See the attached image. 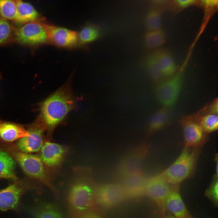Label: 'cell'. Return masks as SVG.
<instances>
[{"instance_id": "obj_35", "label": "cell", "mask_w": 218, "mask_h": 218, "mask_svg": "<svg viewBox=\"0 0 218 218\" xmlns=\"http://www.w3.org/2000/svg\"><path fill=\"white\" fill-rule=\"evenodd\" d=\"M167 218H174L172 216H170V217H169Z\"/></svg>"}, {"instance_id": "obj_32", "label": "cell", "mask_w": 218, "mask_h": 218, "mask_svg": "<svg viewBox=\"0 0 218 218\" xmlns=\"http://www.w3.org/2000/svg\"><path fill=\"white\" fill-rule=\"evenodd\" d=\"M80 218H101V216L93 210L89 211L82 215Z\"/></svg>"}, {"instance_id": "obj_10", "label": "cell", "mask_w": 218, "mask_h": 218, "mask_svg": "<svg viewBox=\"0 0 218 218\" xmlns=\"http://www.w3.org/2000/svg\"><path fill=\"white\" fill-rule=\"evenodd\" d=\"M184 148H198L206 142L208 134L201 127L197 116L188 117L182 121Z\"/></svg>"}, {"instance_id": "obj_14", "label": "cell", "mask_w": 218, "mask_h": 218, "mask_svg": "<svg viewBox=\"0 0 218 218\" xmlns=\"http://www.w3.org/2000/svg\"><path fill=\"white\" fill-rule=\"evenodd\" d=\"M147 179L142 173L123 176L121 185L125 191L127 198H136L145 195Z\"/></svg>"}, {"instance_id": "obj_8", "label": "cell", "mask_w": 218, "mask_h": 218, "mask_svg": "<svg viewBox=\"0 0 218 218\" xmlns=\"http://www.w3.org/2000/svg\"><path fill=\"white\" fill-rule=\"evenodd\" d=\"M29 134L19 139L16 147L20 152L30 153L39 152L47 140L45 127L38 119L28 126Z\"/></svg>"}, {"instance_id": "obj_6", "label": "cell", "mask_w": 218, "mask_h": 218, "mask_svg": "<svg viewBox=\"0 0 218 218\" xmlns=\"http://www.w3.org/2000/svg\"><path fill=\"white\" fill-rule=\"evenodd\" d=\"M183 75L179 72L164 81L159 82L155 93L158 101L163 107L173 105L178 97L182 87Z\"/></svg>"}, {"instance_id": "obj_18", "label": "cell", "mask_w": 218, "mask_h": 218, "mask_svg": "<svg viewBox=\"0 0 218 218\" xmlns=\"http://www.w3.org/2000/svg\"><path fill=\"white\" fill-rule=\"evenodd\" d=\"M17 12L15 21L22 23L36 21L39 17L38 12L30 4L21 0H16Z\"/></svg>"}, {"instance_id": "obj_13", "label": "cell", "mask_w": 218, "mask_h": 218, "mask_svg": "<svg viewBox=\"0 0 218 218\" xmlns=\"http://www.w3.org/2000/svg\"><path fill=\"white\" fill-rule=\"evenodd\" d=\"M46 28L48 40L55 45L61 47H68L76 44L78 35L76 32L46 24Z\"/></svg>"}, {"instance_id": "obj_4", "label": "cell", "mask_w": 218, "mask_h": 218, "mask_svg": "<svg viewBox=\"0 0 218 218\" xmlns=\"http://www.w3.org/2000/svg\"><path fill=\"white\" fill-rule=\"evenodd\" d=\"M12 155L27 175L40 182L50 189L56 197H58V191L52 182L53 179L38 155L20 151L14 152Z\"/></svg>"}, {"instance_id": "obj_36", "label": "cell", "mask_w": 218, "mask_h": 218, "mask_svg": "<svg viewBox=\"0 0 218 218\" xmlns=\"http://www.w3.org/2000/svg\"><path fill=\"white\" fill-rule=\"evenodd\" d=\"M1 78H2L1 75L0 74V80L1 79Z\"/></svg>"}, {"instance_id": "obj_1", "label": "cell", "mask_w": 218, "mask_h": 218, "mask_svg": "<svg viewBox=\"0 0 218 218\" xmlns=\"http://www.w3.org/2000/svg\"><path fill=\"white\" fill-rule=\"evenodd\" d=\"M76 104L75 98L67 84L64 85L40 103L37 118L45 127L50 140L56 127L64 120Z\"/></svg>"}, {"instance_id": "obj_5", "label": "cell", "mask_w": 218, "mask_h": 218, "mask_svg": "<svg viewBox=\"0 0 218 218\" xmlns=\"http://www.w3.org/2000/svg\"><path fill=\"white\" fill-rule=\"evenodd\" d=\"M68 147L46 140L39 151V157L52 179L57 174L69 152Z\"/></svg>"}, {"instance_id": "obj_2", "label": "cell", "mask_w": 218, "mask_h": 218, "mask_svg": "<svg viewBox=\"0 0 218 218\" xmlns=\"http://www.w3.org/2000/svg\"><path fill=\"white\" fill-rule=\"evenodd\" d=\"M68 190L67 202L69 218H80L92 210L95 200V190L91 182L88 169L79 167Z\"/></svg>"}, {"instance_id": "obj_20", "label": "cell", "mask_w": 218, "mask_h": 218, "mask_svg": "<svg viewBox=\"0 0 218 218\" xmlns=\"http://www.w3.org/2000/svg\"><path fill=\"white\" fill-rule=\"evenodd\" d=\"M31 211L35 218H64L60 209L48 203H41Z\"/></svg>"}, {"instance_id": "obj_7", "label": "cell", "mask_w": 218, "mask_h": 218, "mask_svg": "<svg viewBox=\"0 0 218 218\" xmlns=\"http://www.w3.org/2000/svg\"><path fill=\"white\" fill-rule=\"evenodd\" d=\"M14 35L16 40L24 45H38L48 41L46 24L36 21L24 24Z\"/></svg>"}, {"instance_id": "obj_31", "label": "cell", "mask_w": 218, "mask_h": 218, "mask_svg": "<svg viewBox=\"0 0 218 218\" xmlns=\"http://www.w3.org/2000/svg\"><path fill=\"white\" fill-rule=\"evenodd\" d=\"M217 99L215 100L209 107V113L217 115L218 114Z\"/></svg>"}, {"instance_id": "obj_17", "label": "cell", "mask_w": 218, "mask_h": 218, "mask_svg": "<svg viewBox=\"0 0 218 218\" xmlns=\"http://www.w3.org/2000/svg\"><path fill=\"white\" fill-rule=\"evenodd\" d=\"M165 206L176 218H191L179 193L173 190L167 197Z\"/></svg>"}, {"instance_id": "obj_16", "label": "cell", "mask_w": 218, "mask_h": 218, "mask_svg": "<svg viewBox=\"0 0 218 218\" xmlns=\"http://www.w3.org/2000/svg\"><path fill=\"white\" fill-rule=\"evenodd\" d=\"M29 133L22 125L0 120V138L6 142H12L28 136Z\"/></svg>"}, {"instance_id": "obj_28", "label": "cell", "mask_w": 218, "mask_h": 218, "mask_svg": "<svg viewBox=\"0 0 218 218\" xmlns=\"http://www.w3.org/2000/svg\"><path fill=\"white\" fill-rule=\"evenodd\" d=\"M145 23L147 31L161 29L162 19L160 12L154 9L150 10L146 15Z\"/></svg>"}, {"instance_id": "obj_21", "label": "cell", "mask_w": 218, "mask_h": 218, "mask_svg": "<svg viewBox=\"0 0 218 218\" xmlns=\"http://www.w3.org/2000/svg\"><path fill=\"white\" fill-rule=\"evenodd\" d=\"M158 60L164 77L169 78L174 75L176 66L172 56L165 51H157Z\"/></svg>"}, {"instance_id": "obj_29", "label": "cell", "mask_w": 218, "mask_h": 218, "mask_svg": "<svg viewBox=\"0 0 218 218\" xmlns=\"http://www.w3.org/2000/svg\"><path fill=\"white\" fill-rule=\"evenodd\" d=\"M12 31V27L8 21L0 17V45L6 43L10 40Z\"/></svg>"}, {"instance_id": "obj_12", "label": "cell", "mask_w": 218, "mask_h": 218, "mask_svg": "<svg viewBox=\"0 0 218 218\" xmlns=\"http://www.w3.org/2000/svg\"><path fill=\"white\" fill-rule=\"evenodd\" d=\"M30 186L20 182L15 183L0 190V210H17L23 194Z\"/></svg>"}, {"instance_id": "obj_22", "label": "cell", "mask_w": 218, "mask_h": 218, "mask_svg": "<svg viewBox=\"0 0 218 218\" xmlns=\"http://www.w3.org/2000/svg\"><path fill=\"white\" fill-rule=\"evenodd\" d=\"M167 108L163 107L154 115L148 129L147 136L163 128L167 125L168 122L169 116Z\"/></svg>"}, {"instance_id": "obj_26", "label": "cell", "mask_w": 218, "mask_h": 218, "mask_svg": "<svg viewBox=\"0 0 218 218\" xmlns=\"http://www.w3.org/2000/svg\"><path fill=\"white\" fill-rule=\"evenodd\" d=\"M17 12L16 0H0V15L6 20H15Z\"/></svg>"}, {"instance_id": "obj_27", "label": "cell", "mask_w": 218, "mask_h": 218, "mask_svg": "<svg viewBox=\"0 0 218 218\" xmlns=\"http://www.w3.org/2000/svg\"><path fill=\"white\" fill-rule=\"evenodd\" d=\"M101 35L100 28L96 26L91 25L84 27L81 30L79 38L81 43H87L97 39Z\"/></svg>"}, {"instance_id": "obj_37", "label": "cell", "mask_w": 218, "mask_h": 218, "mask_svg": "<svg viewBox=\"0 0 218 218\" xmlns=\"http://www.w3.org/2000/svg\"><path fill=\"white\" fill-rule=\"evenodd\" d=\"M2 179V178L1 177H0V179Z\"/></svg>"}, {"instance_id": "obj_25", "label": "cell", "mask_w": 218, "mask_h": 218, "mask_svg": "<svg viewBox=\"0 0 218 218\" xmlns=\"http://www.w3.org/2000/svg\"><path fill=\"white\" fill-rule=\"evenodd\" d=\"M197 118L201 127L206 134H208L217 130V115L209 113L201 116H198Z\"/></svg>"}, {"instance_id": "obj_24", "label": "cell", "mask_w": 218, "mask_h": 218, "mask_svg": "<svg viewBox=\"0 0 218 218\" xmlns=\"http://www.w3.org/2000/svg\"><path fill=\"white\" fill-rule=\"evenodd\" d=\"M165 40V35L161 29L147 31L144 37L145 46L149 49L157 48L161 46L164 43Z\"/></svg>"}, {"instance_id": "obj_33", "label": "cell", "mask_w": 218, "mask_h": 218, "mask_svg": "<svg viewBox=\"0 0 218 218\" xmlns=\"http://www.w3.org/2000/svg\"><path fill=\"white\" fill-rule=\"evenodd\" d=\"M196 1L193 0H178L176 1V3L179 6L182 8L186 7L192 5Z\"/></svg>"}, {"instance_id": "obj_30", "label": "cell", "mask_w": 218, "mask_h": 218, "mask_svg": "<svg viewBox=\"0 0 218 218\" xmlns=\"http://www.w3.org/2000/svg\"><path fill=\"white\" fill-rule=\"evenodd\" d=\"M217 176L216 175L211 187L206 192V195L214 203L217 204L218 199V184Z\"/></svg>"}, {"instance_id": "obj_23", "label": "cell", "mask_w": 218, "mask_h": 218, "mask_svg": "<svg viewBox=\"0 0 218 218\" xmlns=\"http://www.w3.org/2000/svg\"><path fill=\"white\" fill-rule=\"evenodd\" d=\"M145 65L151 78L154 81H161L164 77L159 64L157 51L148 55L146 59Z\"/></svg>"}, {"instance_id": "obj_19", "label": "cell", "mask_w": 218, "mask_h": 218, "mask_svg": "<svg viewBox=\"0 0 218 218\" xmlns=\"http://www.w3.org/2000/svg\"><path fill=\"white\" fill-rule=\"evenodd\" d=\"M16 163L12 157L5 152L0 150V177L15 181L17 179L15 172Z\"/></svg>"}, {"instance_id": "obj_34", "label": "cell", "mask_w": 218, "mask_h": 218, "mask_svg": "<svg viewBox=\"0 0 218 218\" xmlns=\"http://www.w3.org/2000/svg\"><path fill=\"white\" fill-rule=\"evenodd\" d=\"M217 0H204L202 3L206 7H212L217 4Z\"/></svg>"}, {"instance_id": "obj_9", "label": "cell", "mask_w": 218, "mask_h": 218, "mask_svg": "<svg viewBox=\"0 0 218 218\" xmlns=\"http://www.w3.org/2000/svg\"><path fill=\"white\" fill-rule=\"evenodd\" d=\"M126 199L125 191L121 184H103L95 190V202L104 209L111 208Z\"/></svg>"}, {"instance_id": "obj_11", "label": "cell", "mask_w": 218, "mask_h": 218, "mask_svg": "<svg viewBox=\"0 0 218 218\" xmlns=\"http://www.w3.org/2000/svg\"><path fill=\"white\" fill-rule=\"evenodd\" d=\"M172 185L158 175L147 179L145 194L156 203L163 212L165 208L166 199L173 190Z\"/></svg>"}, {"instance_id": "obj_15", "label": "cell", "mask_w": 218, "mask_h": 218, "mask_svg": "<svg viewBox=\"0 0 218 218\" xmlns=\"http://www.w3.org/2000/svg\"><path fill=\"white\" fill-rule=\"evenodd\" d=\"M146 150L140 149L130 154L121 161L119 171L123 176L142 173L141 163Z\"/></svg>"}, {"instance_id": "obj_3", "label": "cell", "mask_w": 218, "mask_h": 218, "mask_svg": "<svg viewBox=\"0 0 218 218\" xmlns=\"http://www.w3.org/2000/svg\"><path fill=\"white\" fill-rule=\"evenodd\" d=\"M197 149L184 148L176 160L159 175L172 185L179 184L193 172L198 155Z\"/></svg>"}]
</instances>
